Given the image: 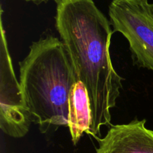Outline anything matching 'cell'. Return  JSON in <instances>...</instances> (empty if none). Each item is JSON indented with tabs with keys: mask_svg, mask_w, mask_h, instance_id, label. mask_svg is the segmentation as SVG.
Returning <instances> with one entry per match:
<instances>
[{
	"mask_svg": "<svg viewBox=\"0 0 153 153\" xmlns=\"http://www.w3.org/2000/svg\"><path fill=\"white\" fill-rule=\"evenodd\" d=\"M25 1H27V2H33L34 3H37V4H39V3L42 2H46V1H49V0H25ZM55 2H57L58 0H55Z\"/></svg>",
	"mask_w": 153,
	"mask_h": 153,
	"instance_id": "7",
	"label": "cell"
},
{
	"mask_svg": "<svg viewBox=\"0 0 153 153\" xmlns=\"http://www.w3.org/2000/svg\"><path fill=\"white\" fill-rule=\"evenodd\" d=\"M78 80L62 40L49 34L31 44L19 62V84L31 122L41 133L68 127L70 92Z\"/></svg>",
	"mask_w": 153,
	"mask_h": 153,
	"instance_id": "2",
	"label": "cell"
},
{
	"mask_svg": "<svg viewBox=\"0 0 153 153\" xmlns=\"http://www.w3.org/2000/svg\"><path fill=\"white\" fill-rule=\"evenodd\" d=\"M146 119L111 125L103 138L97 137L96 153H153V130L145 125Z\"/></svg>",
	"mask_w": 153,
	"mask_h": 153,
	"instance_id": "5",
	"label": "cell"
},
{
	"mask_svg": "<svg viewBox=\"0 0 153 153\" xmlns=\"http://www.w3.org/2000/svg\"><path fill=\"white\" fill-rule=\"evenodd\" d=\"M108 15L113 32L128 40L134 64L153 71V3L112 0Z\"/></svg>",
	"mask_w": 153,
	"mask_h": 153,
	"instance_id": "3",
	"label": "cell"
},
{
	"mask_svg": "<svg viewBox=\"0 0 153 153\" xmlns=\"http://www.w3.org/2000/svg\"><path fill=\"white\" fill-rule=\"evenodd\" d=\"M31 120L25 106L19 82L13 70L1 17L0 44V128L14 138L23 137L29 130Z\"/></svg>",
	"mask_w": 153,
	"mask_h": 153,
	"instance_id": "4",
	"label": "cell"
},
{
	"mask_svg": "<svg viewBox=\"0 0 153 153\" xmlns=\"http://www.w3.org/2000/svg\"><path fill=\"white\" fill-rule=\"evenodd\" d=\"M91 111L88 91L81 81L78 80L70 95V115L68 128L73 144L76 145L82 134L91 135Z\"/></svg>",
	"mask_w": 153,
	"mask_h": 153,
	"instance_id": "6",
	"label": "cell"
},
{
	"mask_svg": "<svg viewBox=\"0 0 153 153\" xmlns=\"http://www.w3.org/2000/svg\"><path fill=\"white\" fill-rule=\"evenodd\" d=\"M55 26L70 57L78 80L88 91L91 111V135L111 126V109L123 88L110 56L113 34L110 20L93 0H58Z\"/></svg>",
	"mask_w": 153,
	"mask_h": 153,
	"instance_id": "1",
	"label": "cell"
}]
</instances>
